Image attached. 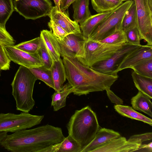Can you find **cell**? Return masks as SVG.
Listing matches in <instances>:
<instances>
[{"label":"cell","mask_w":152,"mask_h":152,"mask_svg":"<svg viewBox=\"0 0 152 152\" xmlns=\"http://www.w3.org/2000/svg\"><path fill=\"white\" fill-rule=\"evenodd\" d=\"M65 138L60 128L47 124L7 135L1 145L12 152H42Z\"/></svg>","instance_id":"obj_1"},{"label":"cell","mask_w":152,"mask_h":152,"mask_svg":"<svg viewBox=\"0 0 152 152\" xmlns=\"http://www.w3.org/2000/svg\"><path fill=\"white\" fill-rule=\"evenodd\" d=\"M66 79L73 88L74 94L80 96L110 88L118 75L97 71L80 62L76 58L63 57Z\"/></svg>","instance_id":"obj_2"},{"label":"cell","mask_w":152,"mask_h":152,"mask_svg":"<svg viewBox=\"0 0 152 152\" xmlns=\"http://www.w3.org/2000/svg\"><path fill=\"white\" fill-rule=\"evenodd\" d=\"M66 127L69 135L78 143L81 151L93 140L99 129L96 114L88 106L76 110Z\"/></svg>","instance_id":"obj_3"},{"label":"cell","mask_w":152,"mask_h":152,"mask_svg":"<svg viewBox=\"0 0 152 152\" xmlns=\"http://www.w3.org/2000/svg\"><path fill=\"white\" fill-rule=\"evenodd\" d=\"M37 80L28 68L20 66L11 84L17 110L29 112L33 109L35 104L33 91Z\"/></svg>","instance_id":"obj_4"},{"label":"cell","mask_w":152,"mask_h":152,"mask_svg":"<svg viewBox=\"0 0 152 152\" xmlns=\"http://www.w3.org/2000/svg\"><path fill=\"white\" fill-rule=\"evenodd\" d=\"M132 1V0L126 1L114 9L96 26L88 39L95 41L102 40L122 29L124 17Z\"/></svg>","instance_id":"obj_5"},{"label":"cell","mask_w":152,"mask_h":152,"mask_svg":"<svg viewBox=\"0 0 152 152\" xmlns=\"http://www.w3.org/2000/svg\"><path fill=\"white\" fill-rule=\"evenodd\" d=\"M44 118L43 115H34L28 112L0 113V132L14 133L30 128L39 124Z\"/></svg>","instance_id":"obj_6"},{"label":"cell","mask_w":152,"mask_h":152,"mask_svg":"<svg viewBox=\"0 0 152 152\" xmlns=\"http://www.w3.org/2000/svg\"><path fill=\"white\" fill-rule=\"evenodd\" d=\"M124 45H108L88 39L85 44L84 57L77 59L83 64L91 67L94 64L110 57Z\"/></svg>","instance_id":"obj_7"},{"label":"cell","mask_w":152,"mask_h":152,"mask_svg":"<svg viewBox=\"0 0 152 152\" xmlns=\"http://www.w3.org/2000/svg\"><path fill=\"white\" fill-rule=\"evenodd\" d=\"M14 10L26 19L48 16L53 7L50 0H12Z\"/></svg>","instance_id":"obj_8"},{"label":"cell","mask_w":152,"mask_h":152,"mask_svg":"<svg viewBox=\"0 0 152 152\" xmlns=\"http://www.w3.org/2000/svg\"><path fill=\"white\" fill-rule=\"evenodd\" d=\"M141 45L126 43L110 57L94 64L91 67L101 73L118 75L117 70L123 61L130 54Z\"/></svg>","instance_id":"obj_9"},{"label":"cell","mask_w":152,"mask_h":152,"mask_svg":"<svg viewBox=\"0 0 152 152\" xmlns=\"http://www.w3.org/2000/svg\"><path fill=\"white\" fill-rule=\"evenodd\" d=\"M137 17L138 29L140 39L152 46V8L149 0H134Z\"/></svg>","instance_id":"obj_10"},{"label":"cell","mask_w":152,"mask_h":152,"mask_svg":"<svg viewBox=\"0 0 152 152\" xmlns=\"http://www.w3.org/2000/svg\"><path fill=\"white\" fill-rule=\"evenodd\" d=\"M58 40L62 57L77 59L84 57L86 40L81 33L69 34L62 40Z\"/></svg>","instance_id":"obj_11"},{"label":"cell","mask_w":152,"mask_h":152,"mask_svg":"<svg viewBox=\"0 0 152 152\" xmlns=\"http://www.w3.org/2000/svg\"><path fill=\"white\" fill-rule=\"evenodd\" d=\"M7 56L11 61L28 68L43 66L38 53H29L15 48L14 45L4 46Z\"/></svg>","instance_id":"obj_12"},{"label":"cell","mask_w":152,"mask_h":152,"mask_svg":"<svg viewBox=\"0 0 152 152\" xmlns=\"http://www.w3.org/2000/svg\"><path fill=\"white\" fill-rule=\"evenodd\" d=\"M140 144L130 142L120 137L110 140L93 150L92 152H128L136 151Z\"/></svg>","instance_id":"obj_13"},{"label":"cell","mask_w":152,"mask_h":152,"mask_svg":"<svg viewBox=\"0 0 152 152\" xmlns=\"http://www.w3.org/2000/svg\"><path fill=\"white\" fill-rule=\"evenodd\" d=\"M48 16L68 34L81 33L79 23L72 20L65 11L57 9L55 6L52 7Z\"/></svg>","instance_id":"obj_14"},{"label":"cell","mask_w":152,"mask_h":152,"mask_svg":"<svg viewBox=\"0 0 152 152\" xmlns=\"http://www.w3.org/2000/svg\"><path fill=\"white\" fill-rule=\"evenodd\" d=\"M152 58V46L142 45L130 54L122 63L117 72L127 68H131L143 60Z\"/></svg>","instance_id":"obj_15"},{"label":"cell","mask_w":152,"mask_h":152,"mask_svg":"<svg viewBox=\"0 0 152 152\" xmlns=\"http://www.w3.org/2000/svg\"><path fill=\"white\" fill-rule=\"evenodd\" d=\"M40 37L43 42L53 62L61 58V50L57 38L50 31L43 30L40 32Z\"/></svg>","instance_id":"obj_16"},{"label":"cell","mask_w":152,"mask_h":152,"mask_svg":"<svg viewBox=\"0 0 152 152\" xmlns=\"http://www.w3.org/2000/svg\"><path fill=\"white\" fill-rule=\"evenodd\" d=\"M121 136L118 132L105 128L99 129L93 140L81 152H92L105 143Z\"/></svg>","instance_id":"obj_17"},{"label":"cell","mask_w":152,"mask_h":152,"mask_svg":"<svg viewBox=\"0 0 152 152\" xmlns=\"http://www.w3.org/2000/svg\"><path fill=\"white\" fill-rule=\"evenodd\" d=\"M113 10L98 13L93 15H91L83 22L80 24L81 33L86 40L89 39L96 26L109 15Z\"/></svg>","instance_id":"obj_18"},{"label":"cell","mask_w":152,"mask_h":152,"mask_svg":"<svg viewBox=\"0 0 152 152\" xmlns=\"http://www.w3.org/2000/svg\"><path fill=\"white\" fill-rule=\"evenodd\" d=\"M81 150L78 143L69 135L61 142L50 146L42 152H81Z\"/></svg>","instance_id":"obj_19"},{"label":"cell","mask_w":152,"mask_h":152,"mask_svg":"<svg viewBox=\"0 0 152 152\" xmlns=\"http://www.w3.org/2000/svg\"><path fill=\"white\" fill-rule=\"evenodd\" d=\"M151 99L148 96L139 91L131 99V103L134 110L142 112L152 117V103Z\"/></svg>","instance_id":"obj_20"},{"label":"cell","mask_w":152,"mask_h":152,"mask_svg":"<svg viewBox=\"0 0 152 152\" xmlns=\"http://www.w3.org/2000/svg\"><path fill=\"white\" fill-rule=\"evenodd\" d=\"M55 91H59L63 87L66 79L65 68L62 60L60 58L53 62L50 68Z\"/></svg>","instance_id":"obj_21"},{"label":"cell","mask_w":152,"mask_h":152,"mask_svg":"<svg viewBox=\"0 0 152 152\" xmlns=\"http://www.w3.org/2000/svg\"><path fill=\"white\" fill-rule=\"evenodd\" d=\"M89 0H76L72 4L74 20L80 24L91 15L89 8Z\"/></svg>","instance_id":"obj_22"},{"label":"cell","mask_w":152,"mask_h":152,"mask_svg":"<svg viewBox=\"0 0 152 152\" xmlns=\"http://www.w3.org/2000/svg\"><path fill=\"white\" fill-rule=\"evenodd\" d=\"M73 91V88L68 83L63 86L59 90L55 91L52 96L51 103L54 111H57L66 106V97Z\"/></svg>","instance_id":"obj_23"},{"label":"cell","mask_w":152,"mask_h":152,"mask_svg":"<svg viewBox=\"0 0 152 152\" xmlns=\"http://www.w3.org/2000/svg\"><path fill=\"white\" fill-rule=\"evenodd\" d=\"M131 75L134 85L139 91L152 99V78L140 75L134 71Z\"/></svg>","instance_id":"obj_24"},{"label":"cell","mask_w":152,"mask_h":152,"mask_svg":"<svg viewBox=\"0 0 152 152\" xmlns=\"http://www.w3.org/2000/svg\"><path fill=\"white\" fill-rule=\"evenodd\" d=\"M114 107L115 110L122 116L140 121L152 126L151 119L136 111L129 106L115 104Z\"/></svg>","instance_id":"obj_25"},{"label":"cell","mask_w":152,"mask_h":152,"mask_svg":"<svg viewBox=\"0 0 152 152\" xmlns=\"http://www.w3.org/2000/svg\"><path fill=\"white\" fill-rule=\"evenodd\" d=\"M137 17L134 0L126 12L123 19L122 29L124 32L129 29L137 27Z\"/></svg>","instance_id":"obj_26"},{"label":"cell","mask_w":152,"mask_h":152,"mask_svg":"<svg viewBox=\"0 0 152 152\" xmlns=\"http://www.w3.org/2000/svg\"><path fill=\"white\" fill-rule=\"evenodd\" d=\"M28 68L37 80L43 81L54 90V85L50 69H47L43 66Z\"/></svg>","instance_id":"obj_27"},{"label":"cell","mask_w":152,"mask_h":152,"mask_svg":"<svg viewBox=\"0 0 152 152\" xmlns=\"http://www.w3.org/2000/svg\"><path fill=\"white\" fill-rule=\"evenodd\" d=\"M93 9L97 13L113 10L123 2L113 0H91Z\"/></svg>","instance_id":"obj_28"},{"label":"cell","mask_w":152,"mask_h":152,"mask_svg":"<svg viewBox=\"0 0 152 152\" xmlns=\"http://www.w3.org/2000/svg\"><path fill=\"white\" fill-rule=\"evenodd\" d=\"M14 11L12 0H0V25L5 27Z\"/></svg>","instance_id":"obj_29"},{"label":"cell","mask_w":152,"mask_h":152,"mask_svg":"<svg viewBox=\"0 0 152 152\" xmlns=\"http://www.w3.org/2000/svg\"><path fill=\"white\" fill-rule=\"evenodd\" d=\"M131 69L140 75L152 78V58L141 61Z\"/></svg>","instance_id":"obj_30"},{"label":"cell","mask_w":152,"mask_h":152,"mask_svg":"<svg viewBox=\"0 0 152 152\" xmlns=\"http://www.w3.org/2000/svg\"><path fill=\"white\" fill-rule=\"evenodd\" d=\"M99 42L110 45H123L127 43L125 32L122 29L118 30Z\"/></svg>","instance_id":"obj_31"},{"label":"cell","mask_w":152,"mask_h":152,"mask_svg":"<svg viewBox=\"0 0 152 152\" xmlns=\"http://www.w3.org/2000/svg\"><path fill=\"white\" fill-rule=\"evenodd\" d=\"M41 39L40 37L31 40L22 42L15 45L16 48L29 53H37L41 44Z\"/></svg>","instance_id":"obj_32"},{"label":"cell","mask_w":152,"mask_h":152,"mask_svg":"<svg viewBox=\"0 0 152 152\" xmlns=\"http://www.w3.org/2000/svg\"><path fill=\"white\" fill-rule=\"evenodd\" d=\"M41 39L40 45L37 53L42 61L43 66L47 69H50L53 62L41 38Z\"/></svg>","instance_id":"obj_33"},{"label":"cell","mask_w":152,"mask_h":152,"mask_svg":"<svg viewBox=\"0 0 152 152\" xmlns=\"http://www.w3.org/2000/svg\"><path fill=\"white\" fill-rule=\"evenodd\" d=\"M15 41L7 31L5 27L0 25V44L4 46L14 45Z\"/></svg>","instance_id":"obj_34"},{"label":"cell","mask_w":152,"mask_h":152,"mask_svg":"<svg viewBox=\"0 0 152 152\" xmlns=\"http://www.w3.org/2000/svg\"><path fill=\"white\" fill-rule=\"evenodd\" d=\"M127 43L140 45V38L137 27L125 31Z\"/></svg>","instance_id":"obj_35"},{"label":"cell","mask_w":152,"mask_h":152,"mask_svg":"<svg viewBox=\"0 0 152 152\" xmlns=\"http://www.w3.org/2000/svg\"><path fill=\"white\" fill-rule=\"evenodd\" d=\"M50 31L59 40H62L69 34L61 27L50 20L48 23Z\"/></svg>","instance_id":"obj_36"},{"label":"cell","mask_w":152,"mask_h":152,"mask_svg":"<svg viewBox=\"0 0 152 152\" xmlns=\"http://www.w3.org/2000/svg\"><path fill=\"white\" fill-rule=\"evenodd\" d=\"M11 61L7 56L4 46L0 44V69L1 70H9Z\"/></svg>","instance_id":"obj_37"},{"label":"cell","mask_w":152,"mask_h":152,"mask_svg":"<svg viewBox=\"0 0 152 152\" xmlns=\"http://www.w3.org/2000/svg\"><path fill=\"white\" fill-rule=\"evenodd\" d=\"M152 139V133L150 132L132 135L127 140L142 144L143 142L151 140Z\"/></svg>","instance_id":"obj_38"},{"label":"cell","mask_w":152,"mask_h":152,"mask_svg":"<svg viewBox=\"0 0 152 152\" xmlns=\"http://www.w3.org/2000/svg\"><path fill=\"white\" fill-rule=\"evenodd\" d=\"M107 95L111 102L116 105H122L123 104V100L116 96L110 88L106 90Z\"/></svg>","instance_id":"obj_39"},{"label":"cell","mask_w":152,"mask_h":152,"mask_svg":"<svg viewBox=\"0 0 152 152\" xmlns=\"http://www.w3.org/2000/svg\"><path fill=\"white\" fill-rule=\"evenodd\" d=\"M76 0H61L60 8L62 11L65 12L69 7Z\"/></svg>","instance_id":"obj_40"},{"label":"cell","mask_w":152,"mask_h":152,"mask_svg":"<svg viewBox=\"0 0 152 152\" xmlns=\"http://www.w3.org/2000/svg\"><path fill=\"white\" fill-rule=\"evenodd\" d=\"M144 150V151L152 152V142L147 144L142 145V144L140 146L139 149L136 151L138 150Z\"/></svg>","instance_id":"obj_41"},{"label":"cell","mask_w":152,"mask_h":152,"mask_svg":"<svg viewBox=\"0 0 152 152\" xmlns=\"http://www.w3.org/2000/svg\"><path fill=\"white\" fill-rule=\"evenodd\" d=\"M7 135V132H0V145H1L2 142L5 139Z\"/></svg>","instance_id":"obj_42"},{"label":"cell","mask_w":152,"mask_h":152,"mask_svg":"<svg viewBox=\"0 0 152 152\" xmlns=\"http://www.w3.org/2000/svg\"><path fill=\"white\" fill-rule=\"evenodd\" d=\"M53 1L56 8L58 9H60V5L61 0H53Z\"/></svg>","instance_id":"obj_43"},{"label":"cell","mask_w":152,"mask_h":152,"mask_svg":"<svg viewBox=\"0 0 152 152\" xmlns=\"http://www.w3.org/2000/svg\"><path fill=\"white\" fill-rule=\"evenodd\" d=\"M149 1L150 6L152 8V0H149Z\"/></svg>","instance_id":"obj_44"},{"label":"cell","mask_w":152,"mask_h":152,"mask_svg":"<svg viewBox=\"0 0 152 152\" xmlns=\"http://www.w3.org/2000/svg\"><path fill=\"white\" fill-rule=\"evenodd\" d=\"M115 1H122H122V0H113Z\"/></svg>","instance_id":"obj_45"},{"label":"cell","mask_w":152,"mask_h":152,"mask_svg":"<svg viewBox=\"0 0 152 152\" xmlns=\"http://www.w3.org/2000/svg\"><path fill=\"white\" fill-rule=\"evenodd\" d=\"M127 0H122V1L123 2V1H127Z\"/></svg>","instance_id":"obj_46"},{"label":"cell","mask_w":152,"mask_h":152,"mask_svg":"<svg viewBox=\"0 0 152 152\" xmlns=\"http://www.w3.org/2000/svg\"><path fill=\"white\" fill-rule=\"evenodd\" d=\"M1 70V69H0V70Z\"/></svg>","instance_id":"obj_47"}]
</instances>
